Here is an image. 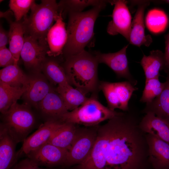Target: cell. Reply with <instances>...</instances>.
Returning a JSON list of instances; mask_svg holds the SVG:
<instances>
[{
    "mask_svg": "<svg viewBox=\"0 0 169 169\" xmlns=\"http://www.w3.org/2000/svg\"><path fill=\"white\" fill-rule=\"evenodd\" d=\"M128 45L114 53H103L98 51L92 53L99 64H105L115 73L118 77L125 78L135 86L137 82L130 73L126 56V51Z\"/></svg>",
    "mask_w": 169,
    "mask_h": 169,
    "instance_id": "4fadbf2b",
    "label": "cell"
},
{
    "mask_svg": "<svg viewBox=\"0 0 169 169\" xmlns=\"http://www.w3.org/2000/svg\"><path fill=\"white\" fill-rule=\"evenodd\" d=\"M24 42L20 57L25 68L31 73L42 72L49 49L32 38L24 35Z\"/></svg>",
    "mask_w": 169,
    "mask_h": 169,
    "instance_id": "9c48e42d",
    "label": "cell"
},
{
    "mask_svg": "<svg viewBox=\"0 0 169 169\" xmlns=\"http://www.w3.org/2000/svg\"><path fill=\"white\" fill-rule=\"evenodd\" d=\"M33 0H10L9 6L15 18V21H19L26 15L33 5L35 3Z\"/></svg>",
    "mask_w": 169,
    "mask_h": 169,
    "instance_id": "1f68e13d",
    "label": "cell"
},
{
    "mask_svg": "<svg viewBox=\"0 0 169 169\" xmlns=\"http://www.w3.org/2000/svg\"><path fill=\"white\" fill-rule=\"evenodd\" d=\"M63 123L59 120H49L41 125L23 141L22 147L17 152L18 158L23 155L26 156L47 143Z\"/></svg>",
    "mask_w": 169,
    "mask_h": 169,
    "instance_id": "7c38bea8",
    "label": "cell"
},
{
    "mask_svg": "<svg viewBox=\"0 0 169 169\" xmlns=\"http://www.w3.org/2000/svg\"><path fill=\"white\" fill-rule=\"evenodd\" d=\"M49 57L47 58L42 70L47 79L54 85L69 84L63 64L57 57Z\"/></svg>",
    "mask_w": 169,
    "mask_h": 169,
    "instance_id": "603a6c76",
    "label": "cell"
},
{
    "mask_svg": "<svg viewBox=\"0 0 169 169\" xmlns=\"http://www.w3.org/2000/svg\"><path fill=\"white\" fill-rule=\"evenodd\" d=\"M165 49L164 53L166 61V73L169 71V32L165 35Z\"/></svg>",
    "mask_w": 169,
    "mask_h": 169,
    "instance_id": "d590c367",
    "label": "cell"
},
{
    "mask_svg": "<svg viewBox=\"0 0 169 169\" xmlns=\"http://www.w3.org/2000/svg\"><path fill=\"white\" fill-rule=\"evenodd\" d=\"M145 73L146 80L160 76L159 71L166 69L164 54L156 50L150 52L148 56L144 55L140 62Z\"/></svg>",
    "mask_w": 169,
    "mask_h": 169,
    "instance_id": "7402d4cb",
    "label": "cell"
},
{
    "mask_svg": "<svg viewBox=\"0 0 169 169\" xmlns=\"http://www.w3.org/2000/svg\"><path fill=\"white\" fill-rule=\"evenodd\" d=\"M64 59L62 64L69 83L86 94L97 95L100 91L99 63L93 54L84 50Z\"/></svg>",
    "mask_w": 169,
    "mask_h": 169,
    "instance_id": "3957f363",
    "label": "cell"
},
{
    "mask_svg": "<svg viewBox=\"0 0 169 169\" xmlns=\"http://www.w3.org/2000/svg\"><path fill=\"white\" fill-rule=\"evenodd\" d=\"M114 5L112 20L107 25V31L110 35L120 34L129 41L131 23V17L125 0L108 1Z\"/></svg>",
    "mask_w": 169,
    "mask_h": 169,
    "instance_id": "8fae6325",
    "label": "cell"
},
{
    "mask_svg": "<svg viewBox=\"0 0 169 169\" xmlns=\"http://www.w3.org/2000/svg\"><path fill=\"white\" fill-rule=\"evenodd\" d=\"M9 43V32L6 31L0 25V48L6 47Z\"/></svg>",
    "mask_w": 169,
    "mask_h": 169,
    "instance_id": "e575fe53",
    "label": "cell"
},
{
    "mask_svg": "<svg viewBox=\"0 0 169 169\" xmlns=\"http://www.w3.org/2000/svg\"><path fill=\"white\" fill-rule=\"evenodd\" d=\"M120 112L104 106L98 100L97 95H92L83 104L64 114L59 120L63 122L93 126L113 118Z\"/></svg>",
    "mask_w": 169,
    "mask_h": 169,
    "instance_id": "5b68a950",
    "label": "cell"
},
{
    "mask_svg": "<svg viewBox=\"0 0 169 169\" xmlns=\"http://www.w3.org/2000/svg\"><path fill=\"white\" fill-rule=\"evenodd\" d=\"M12 169H54L53 168H43L38 166L28 158L16 163Z\"/></svg>",
    "mask_w": 169,
    "mask_h": 169,
    "instance_id": "836d02e7",
    "label": "cell"
},
{
    "mask_svg": "<svg viewBox=\"0 0 169 169\" xmlns=\"http://www.w3.org/2000/svg\"><path fill=\"white\" fill-rule=\"evenodd\" d=\"M108 3V1L101 0H61L58 3L59 11L62 12L63 16L64 14L71 12H80L86 7L95 6Z\"/></svg>",
    "mask_w": 169,
    "mask_h": 169,
    "instance_id": "f546056e",
    "label": "cell"
},
{
    "mask_svg": "<svg viewBox=\"0 0 169 169\" xmlns=\"http://www.w3.org/2000/svg\"><path fill=\"white\" fill-rule=\"evenodd\" d=\"M139 126L145 133L169 144V125L154 113L149 112L145 114L140 122Z\"/></svg>",
    "mask_w": 169,
    "mask_h": 169,
    "instance_id": "ffe728a7",
    "label": "cell"
},
{
    "mask_svg": "<svg viewBox=\"0 0 169 169\" xmlns=\"http://www.w3.org/2000/svg\"><path fill=\"white\" fill-rule=\"evenodd\" d=\"M18 64L9 49L6 47L0 48V66L3 68Z\"/></svg>",
    "mask_w": 169,
    "mask_h": 169,
    "instance_id": "d6a6232c",
    "label": "cell"
},
{
    "mask_svg": "<svg viewBox=\"0 0 169 169\" xmlns=\"http://www.w3.org/2000/svg\"><path fill=\"white\" fill-rule=\"evenodd\" d=\"M68 151L47 143L27 154V157L39 166L49 168L64 165Z\"/></svg>",
    "mask_w": 169,
    "mask_h": 169,
    "instance_id": "30bf717a",
    "label": "cell"
},
{
    "mask_svg": "<svg viewBox=\"0 0 169 169\" xmlns=\"http://www.w3.org/2000/svg\"><path fill=\"white\" fill-rule=\"evenodd\" d=\"M55 22L47 35V41L49 49L47 55L49 57H58L63 55L67 39L66 28L61 11H59Z\"/></svg>",
    "mask_w": 169,
    "mask_h": 169,
    "instance_id": "2e32d148",
    "label": "cell"
},
{
    "mask_svg": "<svg viewBox=\"0 0 169 169\" xmlns=\"http://www.w3.org/2000/svg\"><path fill=\"white\" fill-rule=\"evenodd\" d=\"M146 138L149 161L153 169H169V144L150 134Z\"/></svg>",
    "mask_w": 169,
    "mask_h": 169,
    "instance_id": "e0dca14e",
    "label": "cell"
},
{
    "mask_svg": "<svg viewBox=\"0 0 169 169\" xmlns=\"http://www.w3.org/2000/svg\"><path fill=\"white\" fill-rule=\"evenodd\" d=\"M30 10L29 16L22 20L24 35L48 45V32L59 15L58 3L55 0H42L40 4L35 3Z\"/></svg>",
    "mask_w": 169,
    "mask_h": 169,
    "instance_id": "277c9868",
    "label": "cell"
},
{
    "mask_svg": "<svg viewBox=\"0 0 169 169\" xmlns=\"http://www.w3.org/2000/svg\"><path fill=\"white\" fill-rule=\"evenodd\" d=\"M27 87H12L0 81V111L5 114L12 105L17 102L25 91Z\"/></svg>",
    "mask_w": 169,
    "mask_h": 169,
    "instance_id": "83f0119b",
    "label": "cell"
},
{
    "mask_svg": "<svg viewBox=\"0 0 169 169\" xmlns=\"http://www.w3.org/2000/svg\"><path fill=\"white\" fill-rule=\"evenodd\" d=\"M38 109L49 120H59L68 111L64 103L55 88L51 91L40 102Z\"/></svg>",
    "mask_w": 169,
    "mask_h": 169,
    "instance_id": "d6986e66",
    "label": "cell"
},
{
    "mask_svg": "<svg viewBox=\"0 0 169 169\" xmlns=\"http://www.w3.org/2000/svg\"><path fill=\"white\" fill-rule=\"evenodd\" d=\"M28 75L25 74L18 64L3 68L0 70V81L13 87H27Z\"/></svg>",
    "mask_w": 169,
    "mask_h": 169,
    "instance_id": "4316f807",
    "label": "cell"
},
{
    "mask_svg": "<svg viewBox=\"0 0 169 169\" xmlns=\"http://www.w3.org/2000/svg\"><path fill=\"white\" fill-rule=\"evenodd\" d=\"M56 91L62 98L68 111L73 110L83 104L89 97L86 94L70 84L58 85Z\"/></svg>",
    "mask_w": 169,
    "mask_h": 169,
    "instance_id": "cb8c5ba5",
    "label": "cell"
},
{
    "mask_svg": "<svg viewBox=\"0 0 169 169\" xmlns=\"http://www.w3.org/2000/svg\"><path fill=\"white\" fill-rule=\"evenodd\" d=\"M106 3L93 7L85 12H71L67 13V39L63 51L64 59L85 50L94 37L95 21Z\"/></svg>",
    "mask_w": 169,
    "mask_h": 169,
    "instance_id": "7a4b0ae2",
    "label": "cell"
},
{
    "mask_svg": "<svg viewBox=\"0 0 169 169\" xmlns=\"http://www.w3.org/2000/svg\"><path fill=\"white\" fill-rule=\"evenodd\" d=\"M96 130L84 128L77 130L76 135L64 165L70 166L79 164L90 153L97 136Z\"/></svg>",
    "mask_w": 169,
    "mask_h": 169,
    "instance_id": "ba28073f",
    "label": "cell"
},
{
    "mask_svg": "<svg viewBox=\"0 0 169 169\" xmlns=\"http://www.w3.org/2000/svg\"><path fill=\"white\" fill-rule=\"evenodd\" d=\"M165 86V82H160L158 77L146 80L145 87L140 101L146 104L151 102L161 94Z\"/></svg>",
    "mask_w": 169,
    "mask_h": 169,
    "instance_id": "4dcf8cb0",
    "label": "cell"
},
{
    "mask_svg": "<svg viewBox=\"0 0 169 169\" xmlns=\"http://www.w3.org/2000/svg\"><path fill=\"white\" fill-rule=\"evenodd\" d=\"M142 117L129 108L97 128L96 138L87 158L77 169H150L147 133Z\"/></svg>",
    "mask_w": 169,
    "mask_h": 169,
    "instance_id": "6da1fadb",
    "label": "cell"
},
{
    "mask_svg": "<svg viewBox=\"0 0 169 169\" xmlns=\"http://www.w3.org/2000/svg\"><path fill=\"white\" fill-rule=\"evenodd\" d=\"M9 32V48L18 64L24 42V32L22 20L10 23Z\"/></svg>",
    "mask_w": 169,
    "mask_h": 169,
    "instance_id": "484cf974",
    "label": "cell"
},
{
    "mask_svg": "<svg viewBox=\"0 0 169 169\" xmlns=\"http://www.w3.org/2000/svg\"><path fill=\"white\" fill-rule=\"evenodd\" d=\"M75 125L64 122L47 143L69 151L76 135L77 129Z\"/></svg>",
    "mask_w": 169,
    "mask_h": 169,
    "instance_id": "d4e9b609",
    "label": "cell"
},
{
    "mask_svg": "<svg viewBox=\"0 0 169 169\" xmlns=\"http://www.w3.org/2000/svg\"><path fill=\"white\" fill-rule=\"evenodd\" d=\"M18 143L5 127L0 125V169H11L19 158L16 151Z\"/></svg>",
    "mask_w": 169,
    "mask_h": 169,
    "instance_id": "ac0fdd59",
    "label": "cell"
},
{
    "mask_svg": "<svg viewBox=\"0 0 169 169\" xmlns=\"http://www.w3.org/2000/svg\"><path fill=\"white\" fill-rule=\"evenodd\" d=\"M28 76L27 88L22 96L25 103L38 109L40 102L54 88L41 72L31 73Z\"/></svg>",
    "mask_w": 169,
    "mask_h": 169,
    "instance_id": "5bb4252c",
    "label": "cell"
},
{
    "mask_svg": "<svg viewBox=\"0 0 169 169\" xmlns=\"http://www.w3.org/2000/svg\"><path fill=\"white\" fill-rule=\"evenodd\" d=\"M165 82V86L161 94L151 102L146 104L142 113L151 112L169 125V71Z\"/></svg>",
    "mask_w": 169,
    "mask_h": 169,
    "instance_id": "44dd1931",
    "label": "cell"
},
{
    "mask_svg": "<svg viewBox=\"0 0 169 169\" xmlns=\"http://www.w3.org/2000/svg\"><path fill=\"white\" fill-rule=\"evenodd\" d=\"M13 16H14V14L13 12L10 9L9 10H8L5 12L1 11H0V18H5L9 24L13 22V21L12 19Z\"/></svg>",
    "mask_w": 169,
    "mask_h": 169,
    "instance_id": "8d00e7d4",
    "label": "cell"
},
{
    "mask_svg": "<svg viewBox=\"0 0 169 169\" xmlns=\"http://www.w3.org/2000/svg\"><path fill=\"white\" fill-rule=\"evenodd\" d=\"M135 2L138 5V7L131 22L129 42L139 47L142 45L148 47L152 40L150 35L145 34L144 13L145 8L150 4V2L140 1Z\"/></svg>",
    "mask_w": 169,
    "mask_h": 169,
    "instance_id": "9a60e30c",
    "label": "cell"
},
{
    "mask_svg": "<svg viewBox=\"0 0 169 169\" xmlns=\"http://www.w3.org/2000/svg\"><path fill=\"white\" fill-rule=\"evenodd\" d=\"M30 107L26 103L16 102L2 115L3 122L0 124L17 143L23 141L35 125V117Z\"/></svg>",
    "mask_w": 169,
    "mask_h": 169,
    "instance_id": "8992f818",
    "label": "cell"
},
{
    "mask_svg": "<svg viewBox=\"0 0 169 169\" xmlns=\"http://www.w3.org/2000/svg\"><path fill=\"white\" fill-rule=\"evenodd\" d=\"M138 88L128 81L118 82L100 81L99 90L102 91L106 98L108 107L123 112L129 110V101L133 92Z\"/></svg>",
    "mask_w": 169,
    "mask_h": 169,
    "instance_id": "52a82bcc",
    "label": "cell"
},
{
    "mask_svg": "<svg viewBox=\"0 0 169 169\" xmlns=\"http://www.w3.org/2000/svg\"><path fill=\"white\" fill-rule=\"evenodd\" d=\"M167 23V18L162 11L153 9L148 13L146 18V25L150 31L158 33L163 31Z\"/></svg>",
    "mask_w": 169,
    "mask_h": 169,
    "instance_id": "f1b7e54d",
    "label": "cell"
},
{
    "mask_svg": "<svg viewBox=\"0 0 169 169\" xmlns=\"http://www.w3.org/2000/svg\"><path fill=\"white\" fill-rule=\"evenodd\" d=\"M162 1L169 4V0H163Z\"/></svg>",
    "mask_w": 169,
    "mask_h": 169,
    "instance_id": "74e56055",
    "label": "cell"
}]
</instances>
